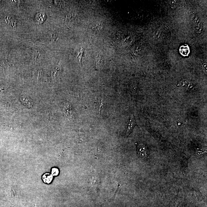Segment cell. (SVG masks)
I'll list each match as a JSON object with an SVG mask.
<instances>
[{"label": "cell", "mask_w": 207, "mask_h": 207, "mask_svg": "<svg viewBox=\"0 0 207 207\" xmlns=\"http://www.w3.org/2000/svg\"><path fill=\"white\" fill-rule=\"evenodd\" d=\"M192 22L193 25L196 31L198 33L201 32L203 30V27L202 23L201 22L198 17L196 15H193L191 17Z\"/></svg>", "instance_id": "1"}, {"label": "cell", "mask_w": 207, "mask_h": 207, "mask_svg": "<svg viewBox=\"0 0 207 207\" xmlns=\"http://www.w3.org/2000/svg\"><path fill=\"white\" fill-rule=\"evenodd\" d=\"M45 19L46 15L45 13L43 12L38 13L36 14L35 17L34 21L37 24H41L45 21Z\"/></svg>", "instance_id": "2"}, {"label": "cell", "mask_w": 207, "mask_h": 207, "mask_svg": "<svg viewBox=\"0 0 207 207\" xmlns=\"http://www.w3.org/2000/svg\"><path fill=\"white\" fill-rule=\"evenodd\" d=\"M103 61L102 56L101 55L99 54L96 58L95 64V67L97 70H99L101 68L103 65Z\"/></svg>", "instance_id": "3"}, {"label": "cell", "mask_w": 207, "mask_h": 207, "mask_svg": "<svg viewBox=\"0 0 207 207\" xmlns=\"http://www.w3.org/2000/svg\"><path fill=\"white\" fill-rule=\"evenodd\" d=\"M134 125H135V121H134V118L133 117V115H132V116H131L130 122L129 123V125H128V129H127V136L129 135V134L131 132L133 127L134 126Z\"/></svg>", "instance_id": "4"}, {"label": "cell", "mask_w": 207, "mask_h": 207, "mask_svg": "<svg viewBox=\"0 0 207 207\" xmlns=\"http://www.w3.org/2000/svg\"><path fill=\"white\" fill-rule=\"evenodd\" d=\"M53 179V176L49 173L45 174L43 176V179L45 183H50Z\"/></svg>", "instance_id": "5"}, {"label": "cell", "mask_w": 207, "mask_h": 207, "mask_svg": "<svg viewBox=\"0 0 207 207\" xmlns=\"http://www.w3.org/2000/svg\"><path fill=\"white\" fill-rule=\"evenodd\" d=\"M100 101H98V103L97 104V106H98V112L100 113H101V111H102V109L103 108V100H100Z\"/></svg>", "instance_id": "6"}, {"label": "cell", "mask_w": 207, "mask_h": 207, "mask_svg": "<svg viewBox=\"0 0 207 207\" xmlns=\"http://www.w3.org/2000/svg\"><path fill=\"white\" fill-rule=\"evenodd\" d=\"M84 50L83 48H81L80 50V51L78 53V55L77 56V57H78L79 61L80 62V63H81L82 58V56H83V54Z\"/></svg>", "instance_id": "7"}, {"label": "cell", "mask_w": 207, "mask_h": 207, "mask_svg": "<svg viewBox=\"0 0 207 207\" xmlns=\"http://www.w3.org/2000/svg\"><path fill=\"white\" fill-rule=\"evenodd\" d=\"M59 171L58 169L56 168H53L51 171V174L53 176H57L59 174Z\"/></svg>", "instance_id": "8"}, {"label": "cell", "mask_w": 207, "mask_h": 207, "mask_svg": "<svg viewBox=\"0 0 207 207\" xmlns=\"http://www.w3.org/2000/svg\"><path fill=\"white\" fill-rule=\"evenodd\" d=\"M101 26H102V25H101V24L100 23V22H97L96 24L94 26V27L93 28L94 29L97 30H100V29H101Z\"/></svg>", "instance_id": "9"}, {"label": "cell", "mask_w": 207, "mask_h": 207, "mask_svg": "<svg viewBox=\"0 0 207 207\" xmlns=\"http://www.w3.org/2000/svg\"><path fill=\"white\" fill-rule=\"evenodd\" d=\"M207 63H205L203 65V69H204V71L205 72H207Z\"/></svg>", "instance_id": "10"}]
</instances>
